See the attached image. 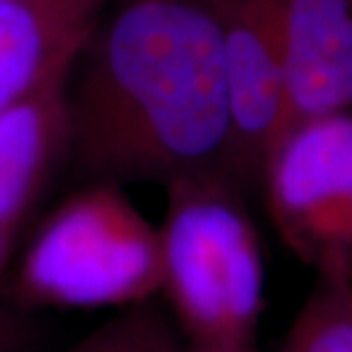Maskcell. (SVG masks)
<instances>
[{
    "label": "cell",
    "mask_w": 352,
    "mask_h": 352,
    "mask_svg": "<svg viewBox=\"0 0 352 352\" xmlns=\"http://www.w3.org/2000/svg\"><path fill=\"white\" fill-rule=\"evenodd\" d=\"M105 0L0 3V112L76 67Z\"/></svg>",
    "instance_id": "obj_8"
},
{
    "label": "cell",
    "mask_w": 352,
    "mask_h": 352,
    "mask_svg": "<svg viewBox=\"0 0 352 352\" xmlns=\"http://www.w3.org/2000/svg\"><path fill=\"white\" fill-rule=\"evenodd\" d=\"M74 69L53 76L0 112V234L12 243L55 170L72 158L69 82Z\"/></svg>",
    "instance_id": "obj_7"
},
{
    "label": "cell",
    "mask_w": 352,
    "mask_h": 352,
    "mask_svg": "<svg viewBox=\"0 0 352 352\" xmlns=\"http://www.w3.org/2000/svg\"><path fill=\"white\" fill-rule=\"evenodd\" d=\"M261 186L293 254L327 281L352 284V112L279 138L265 158Z\"/></svg>",
    "instance_id": "obj_4"
},
{
    "label": "cell",
    "mask_w": 352,
    "mask_h": 352,
    "mask_svg": "<svg viewBox=\"0 0 352 352\" xmlns=\"http://www.w3.org/2000/svg\"><path fill=\"white\" fill-rule=\"evenodd\" d=\"M350 110L352 0H286L277 140Z\"/></svg>",
    "instance_id": "obj_6"
},
{
    "label": "cell",
    "mask_w": 352,
    "mask_h": 352,
    "mask_svg": "<svg viewBox=\"0 0 352 352\" xmlns=\"http://www.w3.org/2000/svg\"><path fill=\"white\" fill-rule=\"evenodd\" d=\"M67 352H183V343L146 302L122 309Z\"/></svg>",
    "instance_id": "obj_10"
},
{
    "label": "cell",
    "mask_w": 352,
    "mask_h": 352,
    "mask_svg": "<svg viewBox=\"0 0 352 352\" xmlns=\"http://www.w3.org/2000/svg\"><path fill=\"white\" fill-rule=\"evenodd\" d=\"M32 341V327L28 320L0 300V352H30Z\"/></svg>",
    "instance_id": "obj_11"
},
{
    "label": "cell",
    "mask_w": 352,
    "mask_h": 352,
    "mask_svg": "<svg viewBox=\"0 0 352 352\" xmlns=\"http://www.w3.org/2000/svg\"><path fill=\"white\" fill-rule=\"evenodd\" d=\"M220 34L234 103V176L261 183L279 131L286 0H204Z\"/></svg>",
    "instance_id": "obj_5"
},
{
    "label": "cell",
    "mask_w": 352,
    "mask_h": 352,
    "mask_svg": "<svg viewBox=\"0 0 352 352\" xmlns=\"http://www.w3.org/2000/svg\"><path fill=\"white\" fill-rule=\"evenodd\" d=\"M183 352H231V350H201V348H192L183 343ZM245 352H256V350H245Z\"/></svg>",
    "instance_id": "obj_13"
},
{
    "label": "cell",
    "mask_w": 352,
    "mask_h": 352,
    "mask_svg": "<svg viewBox=\"0 0 352 352\" xmlns=\"http://www.w3.org/2000/svg\"><path fill=\"white\" fill-rule=\"evenodd\" d=\"M0 3H3V0H0Z\"/></svg>",
    "instance_id": "obj_14"
},
{
    "label": "cell",
    "mask_w": 352,
    "mask_h": 352,
    "mask_svg": "<svg viewBox=\"0 0 352 352\" xmlns=\"http://www.w3.org/2000/svg\"><path fill=\"white\" fill-rule=\"evenodd\" d=\"M158 227L163 279L183 343L201 350H256L265 270L243 186L229 174L172 181Z\"/></svg>",
    "instance_id": "obj_2"
},
{
    "label": "cell",
    "mask_w": 352,
    "mask_h": 352,
    "mask_svg": "<svg viewBox=\"0 0 352 352\" xmlns=\"http://www.w3.org/2000/svg\"><path fill=\"white\" fill-rule=\"evenodd\" d=\"M284 352H352V284L327 281L300 309Z\"/></svg>",
    "instance_id": "obj_9"
},
{
    "label": "cell",
    "mask_w": 352,
    "mask_h": 352,
    "mask_svg": "<svg viewBox=\"0 0 352 352\" xmlns=\"http://www.w3.org/2000/svg\"><path fill=\"white\" fill-rule=\"evenodd\" d=\"M14 243L0 234V300L7 298V279H10V261H12Z\"/></svg>",
    "instance_id": "obj_12"
},
{
    "label": "cell",
    "mask_w": 352,
    "mask_h": 352,
    "mask_svg": "<svg viewBox=\"0 0 352 352\" xmlns=\"http://www.w3.org/2000/svg\"><path fill=\"white\" fill-rule=\"evenodd\" d=\"M160 234L115 183H87L34 231L7 279L28 309H131L160 293Z\"/></svg>",
    "instance_id": "obj_3"
},
{
    "label": "cell",
    "mask_w": 352,
    "mask_h": 352,
    "mask_svg": "<svg viewBox=\"0 0 352 352\" xmlns=\"http://www.w3.org/2000/svg\"><path fill=\"white\" fill-rule=\"evenodd\" d=\"M78 65L69 160L89 183L234 176L229 72L204 0H117Z\"/></svg>",
    "instance_id": "obj_1"
}]
</instances>
